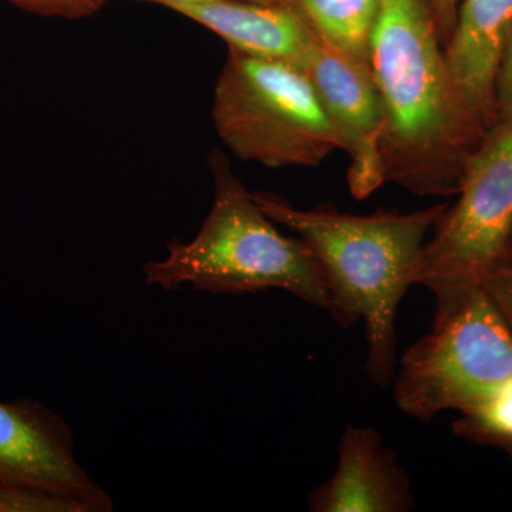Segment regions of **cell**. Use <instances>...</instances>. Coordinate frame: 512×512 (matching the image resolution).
Returning <instances> with one entry per match:
<instances>
[{
    "label": "cell",
    "instance_id": "cell-1",
    "mask_svg": "<svg viewBox=\"0 0 512 512\" xmlns=\"http://www.w3.org/2000/svg\"><path fill=\"white\" fill-rule=\"evenodd\" d=\"M369 70L383 106L386 183L420 197L457 194L487 134L461 101L429 0H379Z\"/></svg>",
    "mask_w": 512,
    "mask_h": 512
},
{
    "label": "cell",
    "instance_id": "cell-2",
    "mask_svg": "<svg viewBox=\"0 0 512 512\" xmlns=\"http://www.w3.org/2000/svg\"><path fill=\"white\" fill-rule=\"evenodd\" d=\"M254 198L275 224L315 251L332 289L330 315L340 326L365 322L367 375L377 386H387L396 363L397 309L414 285L421 251L448 205L407 214L353 215L330 205L302 210L269 192H255Z\"/></svg>",
    "mask_w": 512,
    "mask_h": 512
},
{
    "label": "cell",
    "instance_id": "cell-3",
    "mask_svg": "<svg viewBox=\"0 0 512 512\" xmlns=\"http://www.w3.org/2000/svg\"><path fill=\"white\" fill-rule=\"evenodd\" d=\"M208 165L214 180L210 214L192 241L170 242L164 259L144 266L147 284L237 295L284 289L332 312L328 275L308 242L275 227L222 151L212 150Z\"/></svg>",
    "mask_w": 512,
    "mask_h": 512
},
{
    "label": "cell",
    "instance_id": "cell-4",
    "mask_svg": "<svg viewBox=\"0 0 512 512\" xmlns=\"http://www.w3.org/2000/svg\"><path fill=\"white\" fill-rule=\"evenodd\" d=\"M212 120L235 157L268 168L318 167L342 150L305 70L234 49L215 84Z\"/></svg>",
    "mask_w": 512,
    "mask_h": 512
},
{
    "label": "cell",
    "instance_id": "cell-5",
    "mask_svg": "<svg viewBox=\"0 0 512 512\" xmlns=\"http://www.w3.org/2000/svg\"><path fill=\"white\" fill-rule=\"evenodd\" d=\"M512 379V329L483 286L446 311L433 330L407 349L394 383L404 414L429 421L463 412Z\"/></svg>",
    "mask_w": 512,
    "mask_h": 512
},
{
    "label": "cell",
    "instance_id": "cell-6",
    "mask_svg": "<svg viewBox=\"0 0 512 512\" xmlns=\"http://www.w3.org/2000/svg\"><path fill=\"white\" fill-rule=\"evenodd\" d=\"M458 200L421 251L414 285L433 292L437 312L483 286L512 234V121L488 131L468 158Z\"/></svg>",
    "mask_w": 512,
    "mask_h": 512
},
{
    "label": "cell",
    "instance_id": "cell-7",
    "mask_svg": "<svg viewBox=\"0 0 512 512\" xmlns=\"http://www.w3.org/2000/svg\"><path fill=\"white\" fill-rule=\"evenodd\" d=\"M0 483L64 498L84 512L113 508L74 456L66 421L33 400L0 402Z\"/></svg>",
    "mask_w": 512,
    "mask_h": 512
},
{
    "label": "cell",
    "instance_id": "cell-8",
    "mask_svg": "<svg viewBox=\"0 0 512 512\" xmlns=\"http://www.w3.org/2000/svg\"><path fill=\"white\" fill-rule=\"evenodd\" d=\"M303 70L348 154L350 194L366 200L386 183L383 106L369 67L319 37Z\"/></svg>",
    "mask_w": 512,
    "mask_h": 512
},
{
    "label": "cell",
    "instance_id": "cell-9",
    "mask_svg": "<svg viewBox=\"0 0 512 512\" xmlns=\"http://www.w3.org/2000/svg\"><path fill=\"white\" fill-rule=\"evenodd\" d=\"M315 512H406L413 508L410 478L382 437L369 427H348L338 467L309 498Z\"/></svg>",
    "mask_w": 512,
    "mask_h": 512
},
{
    "label": "cell",
    "instance_id": "cell-10",
    "mask_svg": "<svg viewBox=\"0 0 512 512\" xmlns=\"http://www.w3.org/2000/svg\"><path fill=\"white\" fill-rule=\"evenodd\" d=\"M171 9L210 29L228 43L229 49L302 70L319 40L318 33L289 0H222Z\"/></svg>",
    "mask_w": 512,
    "mask_h": 512
},
{
    "label": "cell",
    "instance_id": "cell-11",
    "mask_svg": "<svg viewBox=\"0 0 512 512\" xmlns=\"http://www.w3.org/2000/svg\"><path fill=\"white\" fill-rule=\"evenodd\" d=\"M511 30L512 0H461L444 46L461 101L485 134L495 126V79Z\"/></svg>",
    "mask_w": 512,
    "mask_h": 512
},
{
    "label": "cell",
    "instance_id": "cell-12",
    "mask_svg": "<svg viewBox=\"0 0 512 512\" xmlns=\"http://www.w3.org/2000/svg\"><path fill=\"white\" fill-rule=\"evenodd\" d=\"M320 39L369 67V42L379 0H289Z\"/></svg>",
    "mask_w": 512,
    "mask_h": 512
},
{
    "label": "cell",
    "instance_id": "cell-13",
    "mask_svg": "<svg viewBox=\"0 0 512 512\" xmlns=\"http://www.w3.org/2000/svg\"><path fill=\"white\" fill-rule=\"evenodd\" d=\"M460 413L456 433L512 451V379Z\"/></svg>",
    "mask_w": 512,
    "mask_h": 512
},
{
    "label": "cell",
    "instance_id": "cell-14",
    "mask_svg": "<svg viewBox=\"0 0 512 512\" xmlns=\"http://www.w3.org/2000/svg\"><path fill=\"white\" fill-rule=\"evenodd\" d=\"M0 512H84L72 501L55 495L0 483Z\"/></svg>",
    "mask_w": 512,
    "mask_h": 512
},
{
    "label": "cell",
    "instance_id": "cell-15",
    "mask_svg": "<svg viewBox=\"0 0 512 512\" xmlns=\"http://www.w3.org/2000/svg\"><path fill=\"white\" fill-rule=\"evenodd\" d=\"M483 288L512 329V234L504 255L485 279Z\"/></svg>",
    "mask_w": 512,
    "mask_h": 512
},
{
    "label": "cell",
    "instance_id": "cell-16",
    "mask_svg": "<svg viewBox=\"0 0 512 512\" xmlns=\"http://www.w3.org/2000/svg\"><path fill=\"white\" fill-rule=\"evenodd\" d=\"M512 121V30L505 42L495 79V126Z\"/></svg>",
    "mask_w": 512,
    "mask_h": 512
},
{
    "label": "cell",
    "instance_id": "cell-17",
    "mask_svg": "<svg viewBox=\"0 0 512 512\" xmlns=\"http://www.w3.org/2000/svg\"><path fill=\"white\" fill-rule=\"evenodd\" d=\"M461 0H429L431 13L436 22L441 43L447 45L456 28L458 8Z\"/></svg>",
    "mask_w": 512,
    "mask_h": 512
},
{
    "label": "cell",
    "instance_id": "cell-18",
    "mask_svg": "<svg viewBox=\"0 0 512 512\" xmlns=\"http://www.w3.org/2000/svg\"><path fill=\"white\" fill-rule=\"evenodd\" d=\"M13 2H18L20 5L32 9L57 10L90 3V0H13Z\"/></svg>",
    "mask_w": 512,
    "mask_h": 512
},
{
    "label": "cell",
    "instance_id": "cell-19",
    "mask_svg": "<svg viewBox=\"0 0 512 512\" xmlns=\"http://www.w3.org/2000/svg\"><path fill=\"white\" fill-rule=\"evenodd\" d=\"M151 2L161 3V5L174 8L181 5H202V3L222 2V0H151ZM251 2H279V0H251Z\"/></svg>",
    "mask_w": 512,
    "mask_h": 512
}]
</instances>
